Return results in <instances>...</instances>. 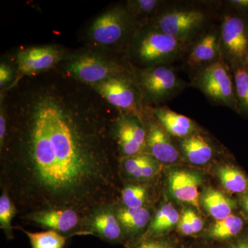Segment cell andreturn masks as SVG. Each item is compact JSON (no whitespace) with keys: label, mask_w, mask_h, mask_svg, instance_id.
<instances>
[{"label":"cell","mask_w":248,"mask_h":248,"mask_svg":"<svg viewBox=\"0 0 248 248\" xmlns=\"http://www.w3.org/2000/svg\"><path fill=\"white\" fill-rule=\"evenodd\" d=\"M78 108L44 93L13 123L1 153V187L17 208L71 209L83 218L113 205V131L96 112Z\"/></svg>","instance_id":"1"},{"label":"cell","mask_w":248,"mask_h":248,"mask_svg":"<svg viewBox=\"0 0 248 248\" xmlns=\"http://www.w3.org/2000/svg\"><path fill=\"white\" fill-rule=\"evenodd\" d=\"M193 84L209 100L232 109L238 113L237 100L231 67L222 57L201 68Z\"/></svg>","instance_id":"2"},{"label":"cell","mask_w":248,"mask_h":248,"mask_svg":"<svg viewBox=\"0 0 248 248\" xmlns=\"http://www.w3.org/2000/svg\"><path fill=\"white\" fill-rule=\"evenodd\" d=\"M93 86L109 104L123 111L124 114L143 119L144 96L131 71Z\"/></svg>","instance_id":"3"},{"label":"cell","mask_w":248,"mask_h":248,"mask_svg":"<svg viewBox=\"0 0 248 248\" xmlns=\"http://www.w3.org/2000/svg\"><path fill=\"white\" fill-rule=\"evenodd\" d=\"M134 53L147 68L166 65L180 57L186 44L153 27L135 41Z\"/></svg>","instance_id":"4"},{"label":"cell","mask_w":248,"mask_h":248,"mask_svg":"<svg viewBox=\"0 0 248 248\" xmlns=\"http://www.w3.org/2000/svg\"><path fill=\"white\" fill-rule=\"evenodd\" d=\"M208 14L199 8H173L156 17L153 27L187 43L208 22Z\"/></svg>","instance_id":"5"},{"label":"cell","mask_w":248,"mask_h":248,"mask_svg":"<svg viewBox=\"0 0 248 248\" xmlns=\"http://www.w3.org/2000/svg\"><path fill=\"white\" fill-rule=\"evenodd\" d=\"M222 58L230 67L248 62V15L228 14L220 32Z\"/></svg>","instance_id":"6"},{"label":"cell","mask_w":248,"mask_h":248,"mask_svg":"<svg viewBox=\"0 0 248 248\" xmlns=\"http://www.w3.org/2000/svg\"><path fill=\"white\" fill-rule=\"evenodd\" d=\"M137 79L144 97L155 103L170 100L185 86L174 70L166 65L141 70Z\"/></svg>","instance_id":"7"},{"label":"cell","mask_w":248,"mask_h":248,"mask_svg":"<svg viewBox=\"0 0 248 248\" xmlns=\"http://www.w3.org/2000/svg\"><path fill=\"white\" fill-rule=\"evenodd\" d=\"M70 76L91 86L130 71L123 65L95 55H81L68 62Z\"/></svg>","instance_id":"8"},{"label":"cell","mask_w":248,"mask_h":248,"mask_svg":"<svg viewBox=\"0 0 248 248\" xmlns=\"http://www.w3.org/2000/svg\"><path fill=\"white\" fill-rule=\"evenodd\" d=\"M134 22L128 9L114 8L93 22L91 29V38L101 46L117 45L128 35Z\"/></svg>","instance_id":"9"},{"label":"cell","mask_w":248,"mask_h":248,"mask_svg":"<svg viewBox=\"0 0 248 248\" xmlns=\"http://www.w3.org/2000/svg\"><path fill=\"white\" fill-rule=\"evenodd\" d=\"M112 208L113 205L100 207L83 217L79 234L95 235L112 244L122 241L123 231Z\"/></svg>","instance_id":"10"},{"label":"cell","mask_w":248,"mask_h":248,"mask_svg":"<svg viewBox=\"0 0 248 248\" xmlns=\"http://www.w3.org/2000/svg\"><path fill=\"white\" fill-rule=\"evenodd\" d=\"M115 139L124 157L143 153L146 148V129L142 119L124 114L115 126Z\"/></svg>","instance_id":"11"},{"label":"cell","mask_w":248,"mask_h":248,"mask_svg":"<svg viewBox=\"0 0 248 248\" xmlns=\"http://www.w3.org/2000/svg\"><path fill=\"white\" fill-rule=\"evenodd\" d=\"M62 58V50L53 46L30 47L18 53V71L24 76L37 75L53 68Z\"/></svg>","instance_id":"12"},{"label":"cell","mask_w":248,"mask_h":248,"mask_svg":"<svg viewBox=\"0 0 248 248\" xmlns=\"http://www.w3.org/2000/svg\"><path fill=\"white\" fill-rule=\"evenodd\" d=\"M146 133V148L150 155L159 162L164 164H173L177 161L179 158V151L173 144L170 135L155 117L154 120L148 122Z\"/></svg>","instance_id":"13"},{"label":"cell","mask_w":248,"mask_h":248,"mask_svg":"<svg viewBox=\"0 0 248 248\" xmlns=\"http://www.w3.org/2000/svg\"><path fill=\"white\" fill-rule=\"evenodd\" d=\"M169 190L178 201L200 208L201 178L197 173L186 170H174L170 173Z\"/></svg>","instance_id":"14"},{"label":"cell","mask_w":248,"mask_h":248,"mask_svg":"<svg viewBox=\"0 0 248 248\" xmlns=\"http://www.w3.org/2000/svg\"><path fill=\"white\" fill-rule=\"evenodd\" d=\"M26 218L51 231L66 233L76 228L82 217L71 209H51L27 214Z\"/></svg>","instance_id":"15"},{"label":"cell","mask_w":248,"mask_h":248,"mask_svg":"<svg viewBox=\"0 0 248 248\" xmlns=\"http://www.w3.org/2000/svg\"><path fill=\"white\" fill-rule=\"evenodd\" d=\"M153 117L171 136L184 139L198 133V126L192 119L174 112L167 107L151 108Z\"/></svg>","instance_id":"16"},{"label":"cell","mask_w":248,"mask_h":248,"mask_svg":"<svg viewBox=\"0 0 248 248\" xmlns=\"http://www.w3.org/2000/svg\"><path fill=\"white\" fill-rule=\"evenodd\" d=\"M221 57L220 34L213 30L201 37L194 46L187 62L189 66L202 68L216 62Z\"/></svg>","instance_id":"17"},{"label":"cell","mask_w":248,"mask_h":248,"mask_svg":"<svg viewBox=\"0 0 248 248\" xmlns=\"http://www.w3.org/2000/svg\"><path fill=\"white\" fill-rule=\"evenodd\" d=\"M180 146L186 159L197 166L208 164L215 154L210 142L200 133L181 139Z\"/></svg>","instance_id":"18"},{"label":"cell","mask_w":248,"mask_h":248,"mask_svg":"<svg viewBox=\"0 0 248 248\" xmlns=\"http://www.w3.org/2000/svg\"><path fill=\"white\" fill-rule=\"evenodd\" d=\"M159 163L152 155L143 153L124 157L122 167L129 177L138 180H147L157 174L160 169Z\"/></svg>","instance_id":"19"},{"label":"cell","mask_w":248,"mask_h":248,"mask_svg":"<svg viewBox=\"0 0 248 248\" xmlns=\"http://www.w3.org/2000/svg\"><path fill=\"white\" fill-rule=\"evenodd\" d=\"M124 234L136 235L141 232L151 220V213L144 207L128 208L123 207L115 210Z\"/></svg>","instance_id":"20"},{"label":"cell","mask_w":248,"mask_h":248,"mask_svg":"<svg viewBox=\"0 0 248 248\" xmlns=\"http://www.w3.org/2000/svg\"><path fill=\"white\" fill-rule=\"evenodd\" d=\"M204 208L216 221L223 219L232 214L234 204L231 199L215 189L208 188L202 195Z\"/></svg>","instance_id":"21"},{"label":"cell","mask_w":248,"mask_h":248,"mask_svg":"<svg viewBox=\"0 0 248 248\" xmlns=\"http://www.w3.org/2000/svg\"><path fill=\"white\" fill-rule=\"evenodd\" d=\"M179 220V212L170 203L163 205L155 214L151 221L147 237H156L164 234L177 226Z\"/></svg>","instance_id":"22"},{"label":"cell","mask_w":248,"mask_h":248,"mask_svg":"<svg viewBox=\"0 0 248 248\" xmlns=\"http://www.w3.org/2000/svg\"><path fill=\"white\" fill-rule=\"evenodd\" d=\"M217 174L222 186L228 192L241 195L248 192V177L237 168L225 165L218 168Z\"/></svg>","instance_id":"23"},{"label":"cell","mask_w":248,"mask_h":248,"mask_svg":"<svg viewBox=\"0 0 248 248\" xmlns=\"http://www.w3.org/2000/svg\"><path fill=\"white\" fill-rule=\"evenodd\" d=\"M237 100L238 113L248 118V62L231 67Z\"/></svg>","instance_id":"24"},{"label":"cell","mask_w":248,"mask_h":248,"mask_svg":"<svg viewBox=\"0 0 248 248\" xmlns=\"http://www.w3.org/2000/svg\"><path fill=\"white\" fill-rule=\"evenodd\" d=\"M244 225L241 217L232 214L223 219L216 221L209 231V236L218 240L231 239L242 231Z\"/></svg>","instance_id":"25"},{"label":"cell","mask_w":248,"mask_h":248,"mask_svg":"<svg viewBox=\"0 0 248 248\" xmlns=\"http://www.w3.org/2000/svg\"><path fill=\"white\" fill-rule=\"evenodd\" d=\"M22 231L27 234L32 248H63L66 244V237L58 232L47 231L31 232Z\"/></svg>","instance_id":"26"},{"label":"cell","mask_w":248,"mask_h":248,"mask_svg":"<svg viewBox=\"0 0 248 248\" xmlns=\"http://www.w3.org/2000/svg\"><path fill=\"white\" fill-rule=\"evenodd\" d=\"M148 191L143 185H128L121 191L124 206L128 208H143L148 198Z\"/></svg>","instance_id":"27"},{"label":"cell","mask_w":248,"mask_h":248,"mask_svg":"<svg viewBox=\"0 0 248 248\" xmlns=\"http://www.w3.org/2000/svg\"><path fill=\"white\" fill-rule=\"evenodd\" d=\"M17 207L6 192L0 197V228L4 231L8 239H12L11 221L16 214Z\"/></svg>","instance_id":"28"},{"label":"cell","mask_w":248,"mask_h":248,"mask_svg":"<svg viewBox=\"0 0 248 248\" xmlns=\"http://www.w3.org/2000/svg\"><path fill=\"white\" fill-rule=\"evenodd\" d=\"M203 223L200 216L191 209H187L182 214L178 223V230L182 234L190 236L202 231Z\"/></svg>","instance_id":"29"},{"label":"cell","mask_w":248,"mask_h":248,"mask_svg":"<svg viewBox=\"0 0 248 248\" xmlns=\"http://www.w3.org/2000/svg\"><path fill=\"white\" fill-rule=\"evenodd\" d=\"M162 3L157 0H137L130 1L127 9L135 21L137 17H147L154 14Z\"/></svg>","instance_id":"30"},{"label":"cell","mask_w":248,"mask_h":248,"mask_svg":"<svg viewBox=\"0 0 248 248\" xmlns=\"http://www.w3.org/2000/svg\"><path fill=\"white\" fill-rule=\"evenodd\" d=\"M135 248H174L172 245L161 240L146 237L142 240Z\"/></svg>","instance_id":"31"},{"label":"cell","mask_w":248,"mask_h":248,"mask_svg":"<svg viewBox=\"0 0 248 248\" xmlns=\"http://www.w3.org/2000/svg\"><path fill=\"white\" fill-rule=\"evenodd\" d=\"M13 72L11 68L5 63L0 66V86L2 88L12 79Z\"/></svg>","instance_id":"32"},{"label":"cell","mask_w":248,"mask_h":248,"mask_svg":"<svg viewBox=\"0 0 248 248\" xmlns=\"http://www.w3.org/2000/svg\"><path fill=\"white\" fill-rule=\"evenodd\" d=\"M229 4L240 14L248 15V0H232Z\"/></svg>","instance_id":"33"},{"label":"cell","mask_w":248,"mask_h":248,"mask_svg":"<svg viewBox=\"0 0 248 248\" xmlns=\"http://www.w3.org/2000/svg\"><path fill=\"white\" fill-rule=\"evenodd\" d=\"M6 138V117L2 109H1V115H0V147L1 150L4 146L5 140Z\"/></svg>","instance_id":"34"},{"label":"cell","mask_w":248,"mask_h":248,"mask_svg":"<svg viewBox=\"0 0 248 248\" xmlns=\"http://www.w3.org/2000/svg\"><path fill=\"white\" fill-rule=\"evenodd\" d=\"M240 202L243 210L248 217V192L241 195Z\"/></svg>","instance_id":"35"},{"label":"cell","mask_w":248,"mask_h":248,"mask_svg":"<svg viewBox=\"0 0 248 248\" xmlns=\"http://www.w3.org/2000/svg\"><path fill=\"white\" fill-rule=\"evenodd\" d=\"M236 244L239 248H248V237L239 240Z\"/></svg>","instance_id":"36"},{"label":"cell","mask_w":248,"mask_h":248,"mask_svg":"<svg viewBox=\"0 0 248 248\" xmlns=\"http://www.w3.org/2000/svg\"><path fill=\"white\" fill-rule=\"evenodd\" d=\"M231 248H238L237 245L236 244H235L233 245V246H232V247Z\"/></svg>","instance_id":"37"}]
</instances>
